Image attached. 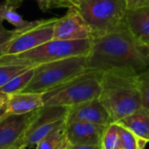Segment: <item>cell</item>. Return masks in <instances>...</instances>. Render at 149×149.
<instances>
[{"instance_id":"6da1fadb","label":"cell","mask_w":149,"mask_h":149,"mask_svg":"<svg viewBox=\"0 0 149 149\" xmlns=\"http://www.w3.org/2000/svg\"><path fill=\"white\" fill-rule=\"evenodd\" d=\"M86 65L94 71L140 76L149 70V49L137 41L128 29L107 33L92 38Z\"/></svg>"},{"instance_id":"7a4b0ae2","label":"cell","mask_w":149,"mask_h":149,"mask_svg":"<svg viewBox=\"0 0 149 149\" xmlns=\"http://www.w3.org/2000/svg\"><path fill=\"white\" fill-rule=\"evenodd\" d=\"M43 11L67 8L75 10L89 24L93 38L127 29L125 0H36Z\"/></svg>"},{"instance_id":"3957f363","label":"cell","mask_w":149,"mask_h":149,"mask_svg":"<svg viewBox=\"0 0 149 149\" xmlns=\"http://www.w3.org/2000/svg\"><path fill=\"white\" fill-rule=\"evenodd\" d=\"M99 100L108 112L113 123L127 117L142 107L139 76L103 72Z\"/></svg>"},{"instance_id":"277c9868","label":"cell","mask_w":149,"mask_h":149,"mask_svg":"<svg viewBox=\"0 0 149 149\" xmlns=\"http://www.w3.org/2000/svg\"><path fill=\"white\" fill-rule=\"evenodd\" d=\"M91 50L92 38L80 40L52 39L27 52L1 57L0 65L35 67L70 57L87 56Z\"/></svg>"},{"instance_id":"5b68a950","label":"cell","mask_w":149,"mask_h":149,"mask_svg":"<svg viewBox=\"0 0 149 149\" xmlns=\"http://www.w3.org/2000/svg\"><path fill=\"white\" fill-rule=\"evenodd\" d=\"M103 72L88 69L70 81L43 93L44 106L71 107L99 99Z\"/></svg>"},{"instance_id":"8992f818","label":"cell","mask_w":149,"mask_h":149,"mask_svg":"<svg viewBox=\"0 0 149 149\" xmlns=\"http://www.w3.org/2000/svg\"><path fill=\"white\" fill-rule=\"evenodd\" d=\"M88 70L86 56L70 57L34 67V74L24 89V93H45Z\"/></svg>"},{"instance_id":"52a82bcc","label":"cell","mask_w":149,"mask_h":149,"mask_svg":"<svg viewBox=\"0 0 149 149\" xmlns=\"http://www.w3.org/2000/svg\"><path fill=\"white\" fill-rule=\"evenodd\" d=\"M68 107L50 106L38 109V115L27 130L21 148H28L36 147L47 134L66 122Z\"/></svg>"},{"instance_id":"ba28073f","label":"cell","mask_w":149,"mask_h":149,"mask_svg":"<svg viewBox=\"0 0 149 149\" xmlns=\"http://www.w3.org/2000/svg\"><path fill=\"white\" fill-rule=\"evenodd\" d=\"M58 17L35 20V23L17 36L7 49L5 55H16L31 50L53 39L54 24Z\"/></svg>"},{"instance_id":"9c48e42d","label":"cell","mask_w":149,"mask_h":149,"mask_svg":"<svg viewBox=\"0 0 149 149\" xmlns=\"http://www.w3.org/2000/svg\"><path fill=\"white\" fill-rule=\"evenodd\" d=\"M38 109L21 115L8 113L0 120V149L21 148L24 137L37 117Z\"/></svg>"},{"instance_id":"30bf717a","label":"cell","mask_w":149,"mask_h":149,"mask_svg":"<svg viewBox=\"0 0 149 149\" xmlns=\"http://www.w3.org/2000/svg\"><path fill=\"white\" fill-rule=\"evenodd\" d=\"M93 31L83 17L73 9H68L66 14L58 17L53 28V39L80 40L92 38Z\"/></svg>"},{"instance_id":"8fae6325","label":"cell","mask_w":149,"mask_h":149,"mask_svg":"<svg viewBox=\"0 0 149 149\" xmlns=\"http://www.w3.org/2000/svg\"><path fill=\"white\" fill-rule=\"evenodd\" d=\"M75 121L94 123L106 127L113 123L108 112L99 99L68 107L66 123Z\"/></svg>"},{"instance_id":"7c38bea8","label":"cell","mask_w":149,"mask_h":149,"mask_svg":"<svg viewBox=\"0 0 149 149\" xmlns=\"http://www.w3.org/2000/svg\"><path fill=\"white\" fill-rule=\"evenodd\" d=\"M107 127L82 121L66 123L65 136L71 145H100Z\"/></svg>"},{"instance_id":"4fadbf2b","label":"cell","mask_w":149,"mask_h":149,"mask_svg":"<svg viewBox=\"0 0 149 149\" xmlns=\"http://www.w3.org/2000/svg\"><path fill=\"white\" fill-rule=\"evenodd\" d=\"M6 110L9 114L21 115L44 107L43 93L20 92L6 95Z\"/></svg>"},{"instance_id":"5bb4252c","label":"cell","mask_w":149,"mask_h":149,"mask_svg":"<svg viewBox=\"0 0 149 149\" xmlns=\"http://www.w3.org/2000/svg\"><path fill=\"white\" fill-rule=\"evenodd\" d=\"M125 21L132 36L143 44L149 38V6L126 10Z\"/></svg>"},{"instance_id":"9a60e30c","label":"cell","mask_w":149,"mask_h":149,"mask_svg":"<svg viewBox=\"0 0 149 149\" xmlns=\"http://www.w3.org/2000/svg\"><path fill=\"white\" fill-rule=\"evenodd\" d=\"M116 123L149 142V110L144 107Z\"/></svg>"},{"instance_id":"2e32d148","label":"cell","mask_w":149,"mask_h":149,"mask_svg":"<svg viewBox=\"0 0 149 149\" xmlns=\"http://www.w3.org/2000/svg\"><path fill=\"white\" fill-rule=\"evenodd\" d=\"M34 74V67H31L23 72L16 75L6 84L0 87V94L9 95L23 92L24 89L31 80Z\"/></svg>"},{"instance_id":"e0dca14e","label":"cell","mask_w":149,"mask_h":149,"mask_svg":"<svg viewBox=\"0 0 149 149\" xmlns=\"http://www.w3.org/2000/svg\"><path fill=\"white\" fill-rule=\"evenodd\" d=\"M21 0H4V20L12 24L15 29H24L31 26L35 21H26L17 11L21 5Z\"/></svg>"},{"instance_id":"ac0fdd59","label":"cell","mask_w":149,"mask_h":149,"mask_svg":"<svg viewBox=\"0 0 149 149\" xmlns=\"http://www.w3.org/2000/svg\"><path fill=\"white\" fill-rule=\"evenodd\" d=\"M118 125V134L120 140V148L124 149H144L148 143V141L138 137L133 132L124 127L121 125Z\"/></svg>"},{"instance_id":"d6986e66","label":"cell","mask_w":149,"mask_h":149,"mask_svg":"<svg viewBox=\"0 0 149 149\" xmlns=\"http://www.w3.org/2000/svg\"><path fill=\"white\" fill-rule=\"evenodd\" d=\"M65 133L66 122L63 123L49 134H47L38 142L35 148L36 149H56L65 138Z\"/></svg>"},{"instance_id":"ffe728a7","label":"cell","mask_w":149,"mask_h":149,"mask_svg":"<svg viewBox=\"0 0 149 149\" xmlns=\"http://www.w3.org/2000/svg\"><path fill=\"white\" fill-rule=\"evenodd\" d=\"M101 149H117L120 148L117 123L108 125L102 135L100 141Z\"/></svg>"},{"instance_id":"44dd1931","label":"cell","mask_w":149,"mask_h":149,"mask_svg":"<svg viewBox=\"0 0 149 149\" xmlns=\"http://www.w3.org/2000/svg\"><path fill=\"white\" fill-rule=\"evenodd\" d=\"M35 23V22H34ZM31 27V26H30ZM14 29V30H6L5 31L0 33V58L4 56L8 47L17 36H19L22 32H24L26 29Z\"/></svg>"},{"instance_id":"7402d4cb","label":"cell","mask_w":149,"mask_h":149,"mask_svg":"<svg viewBox=\"0 0 149 149\" xmlns=\"http://www.w3.org/2000/svg\"><path fill=\"white\" fill-rule=\"evenodd\" d=\"M31 67L20 65H0V87L6 84L16 75L23 72Z\"/></svg>"},{"instance_id":"603a6c76","label":"cell","mask_w":149,"mask_h":149,"mask_svg":"<svg viewBox=\"0 0 149 149\" xmlns=\"http://www.w3.org/2000/svg\"><path fill=\"white\" fill-rule=\"evenodd\" d=\"M142 107L149 110V70L139 76Z\"/></svg>"},{"instance_id":"cb8c5ba5","label":"cell","mask_w":149,"mask_h":149,"mask_svg":"<svg viewBox=\"0 0 149 149\" xmlns=\"http://www.w3.org/2000/svg\"><path fill=\"white\" fill-rule=\"evenodd\" d=\"M126 8L129 10L141 9L146 6H149V0H125Z\"/></svg>"},{"instance_id":"d4e9b609","label":"cell","mask_w":149,"mask_h":149,"mask_svg":"<svg viewBox=\"0 0 149 149\" xmlns=\"http://www.w3.org/2000/svg\"><path fill=\"white\" fill-rule=\"evenodd\" d=\"M4 21V3H0V33L6 31V29L3 27V22Z\"/></svg>"},{"instance_id":"484cf974","label":"cell","mask_w":149,"mask_h":149,"mask_svg":"<svg viewBox=\"0 0 149 149\" xmlns=\"http://www.w3.org/2000/svg\"><path fill=\"white\" fill-rule=\"evenodd\" d=\"M69 149H101L100 145H71Z\"/></svg>"},{"instance_id":"4316f807","label":"cell","mask_w":149,"mask_h":149,"mask_svg":"<svg viewBox=\"0 0 149 149\" xmlns=\"http://www.w3.org/2000/svg\"><path fill=\"white\" fill-rule=\"evenodd\" d=\"M70 145H71V144H70L69 141L67 140V138H66V136H65V138L63 140V141L60 143V145H59L56 149H65L67 148Z\"/></svg>"},{"instance_id":"83f0119b","label":"cell","mask_w":149,"mask_h":149,"mask_svg":"<svg viewBox=\"0 0 149 149\" xmlns=\"http://www.w3.org/2000/svg\"><path fill=\"white\" fill-rule=\"evenodd\" d=\"M6 101H7V97L6 95L0 94V109L6 106Z\"/></svg>"},{"instance_id":"f1b7e54d","label":"cell","mask_w":149,"mask_h":149,"mask_svg":"<svg viewBox=\"0 0 149 149\" xmlns=\"http://www.w3.org/2000/svg\"><path fill=\"white\" fill-rule=\"evenodd\" d=\"M7 114H8V113H7V110H6V107H5L0 109V120H2Z\"/></svg>"},{"instance_id":"f546056e","label":"cell","mask_w":149,"mask_h":149,"mask_svg":"<svg viewBox=\"0 0 149 149\" xmlns=\"http://www.w3.org/2000/svg\"><path fill=\"white\" fill-rule=\"evenodd\" d=\"M142 45H144L147 48H148L149 49V38L147 39V40H146V41H144V43H143Z\"/></svg>"},{"instance_id":"4dcf8cb0","label":"cell","mask_w":149,"mask_h":149,"mask_svg":"<svg viewBox=\"0 0 149 149\" xmlns=\"http://www.w3.org/2000/svg\"><path fill=\"white\" fill-rule=\"evenodd\" d=\"M21 148H18V147H14V148H12L11 149H20Z\"/></svg>"},{"instance_id":"1f68e13d","label":"cell","mask_w":149,"mask_h":149,"mask_svg":"<svg viewBox=\"0 0 149 149\" xmlns=\"http://www.w3.org/2000/svg\"><path fill=\"white\" fill-rule=\"evenodd\" d=\"M70 147H71V145H70V146H69V147H68L67 148H65V149H69V148H70Z\"/></svg>"},{"instance_id":"d6a6232c","label":"cell","mask_w":149,"mask_h":149,"mask_svg":"<svg viewBox=\"0 0 149 149\" xmlns=\"http://www.w3.org/2000/svg\"><path fill=\"white\" fill-rule=\"evenodd\" d=\"M117 149H124V148H117Z\"/></svg>"},{"instance_id":"836d02e7","label":"cell","mask_w":149,"mask_h":149,"mask_svg":"<svg viewBox=\"0 0 149 149\" xmlns=\"http://www.w3.org/2000/svg\"><path fill=\"white\" fill-rule=\"evenodd\" d=\"M20 149H26V148H21Z\"/></svg>"},{"instance_id":"e575fe53","label":"cell","mask_w":149,"mask_h":149,"mask_svg":"<svg viewBox=\"0 0 149 149\" xmlns=\"http://www.w3.org/2000/svg\"><path fill=\"white\" fill-rule=\"evenodd\" d=\"M21 1H24V0H21Z\"/></svg>"}]
</instances>
